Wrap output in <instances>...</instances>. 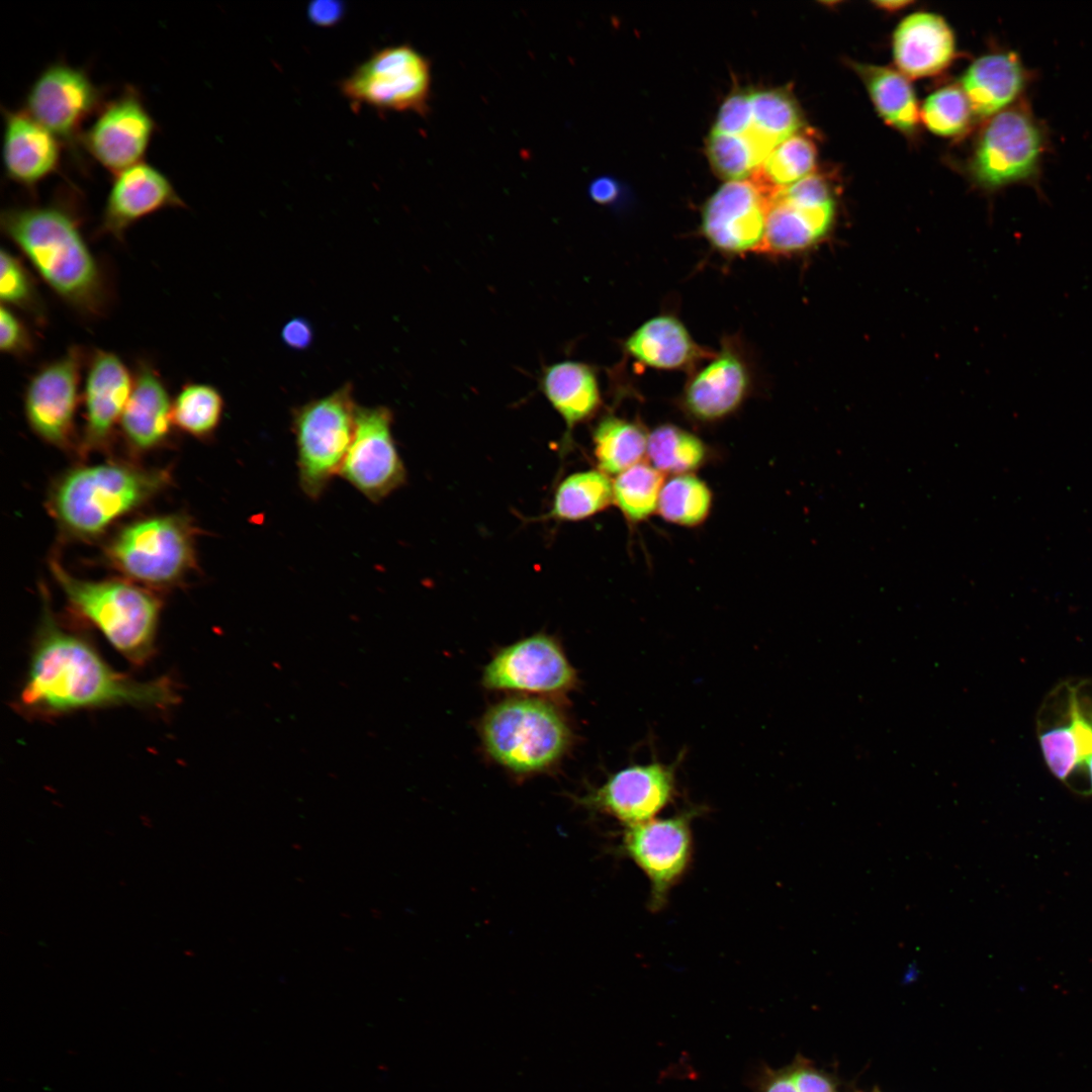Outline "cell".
I'll return each instance as SVG.
<instances>
[{
  "mask_svg": "<svg viewBox=\"0 0 1092 1092\" xmlns=\"http://www.w3.org/2000/svg\"><path fill=\"white\" fill-rule=\"evenodd\" d=\"M800 1092H833L831 1084L817 1073L799 1070L791 1074Z\"/></svg>",
  "mask_w": 1092,
  "mask_h": 1092,
  "instance_id": "f6af8a7d",
  "label": "cell"
},
{
  "mask_svg": "<svg viewBox=\"0 0 1092 1092\" xmlns=\"http://www.w3.org/2000/svg\"><path fill=\"white\" fill-rule=\"evenodd\" d=\"M224 411L219 390L208 383H186L173 399L172 418L180 431L208 440L218 429Z\"/></svg>",
  "mask_w": 1092,
  "mask_h": 1092,
  "instance_id": "836d02e7",
  "label": "cell"
},
{
  "mask_svg": "<svg viewBox=\"0 0 1092 1092\" xmlns=\"http://www.w3.org/2000/svg\"><path fill=\"white\" fill-rule=\"evenodd\" d=\"M3 166L6 177L32 191L57 173L65 145L22 109L3 107Z\"/></svg>",
  "mask_w": 1092,
  "mask_h": 1092,
  "instance_id": "7402d4cb",
  "label": "cell"
},
{
  "mask_svg": "<svg viewBox=\"0 0 1092 1092\" xmlns=\"http://www.w3.org/2000/svg\"><path fill=\"white\" fill-rule=\"evenodd\" d=\"M196 534L184 515L147 517L120 528L106 544L105 556L136 584L169 587L196 566Z\"/></svg>",
  "mask_w": 1092,
  "mask_h": 1092,
  "instance_id": "8992f818",
  "label": "cell"
},
{
  "mask_svg": "<svg viewBox=\"0 0 1092 1092\" xmlns=\"http://www.w3.org/2000/svg\"><path fill=\"white\" fill-rule=\"evenodd\" d=\"M647 456L661 473L679 475L701 467L707 457V448L696 435L665 424L648 435Z\"/></svg>",
  "mask_w": 1092,
  "mask_h": 1092,
  "instance_id": "e575fe53",
  "label": "cell"
},
{
  "mask_svg": "<svg viewBox=\"0 0 1092 1092\" xmlns=\"http://www.w3.org/2000/svg\"><path fill=\"white\" fill-rule=\"evenodd\" d=\"M613 498V482L601 470L566 476L557 486L547 518L580 521L607 509Z\"/></svg>",
  "mask_w": 1092,
  "mask_h": 1092,
  "instance_id": "4dcf8cb0",
  "label": "cell"
},
{
  "mask_svg": "<svg viewBox=\"0 0 1092 1092\" xmlns=\"http://www.w3.org/2000/svg\"><path fill=\"white\" fill-rule=\"evenodd\" d=\"M541 388L566 425L565 442L572 429L589 419L601 405L596 373L584 363L562 361L547 367Z\"/></svg>",
  "mask_w": 1092,
  "mask_h": 1092,
  "instance_id": "83f0119b",
  "label": "cell"
},
{
  "mask_svg": "<svg viewBox=\"0 0 1092 1092\" xmlns=\"http://www.w3.org/2000/svg\"><path fill=\"white\" fill-rule=\"evenodd\" d=\"M1065 712L1039 728V745L1052 774L1070 783L1084 780L1092 793V697L1081 687L1067 688Z\"/></svg>",
  "mask_w": 1092,
  "mask_h": 1092,
  "instance_id": "ffe728a7",
  "label": "cell"
},
{
  "mask_svg": "<svg viewBox=\"0 0 1092 1092\" xmlns=\"http://www.w3.org/2000/svg\"><path fill=\"white\" fill-rule=\"evenodd\" d=\"M0 296L2 304L17 308L38 324L46 320V309L36 283L23 262L11 252L1 250Z\"/></svg>",
  "mask_w": 1092,
  "mask_h": 1092,
  "instance_id": "ab89813d",
  "label": "cell"
},
{
  "mask_svg": "<svg viewBox=\"0 0 1092 1092\" xmlns=\"http://www.w3.org/2000/svg\"><path fill=\"white\" fill-rule=\"evenodd\" d=\"M750 385L747 366L729 343L688 381L681 405L700 422H715L734 413Z\"/></svg>",
  "mask_w": 1092,
  "mask_h": 1092,
  "instance_id": "603a6c76",
  "label": "cell"
},
{
  "mask_svg": "<svg viewBox=\"0 0 1092 1092\" xmlns=\"http://www.w3.org/2000/svg\"><path fill=\"white\" fill-rule=\"evenodd\" d=\"M105 91L81 67L64 61L48 65L31 83L24 110L51 130L65 146L76 150L84 123L105 102Z\"/></svg>",
  "mask_w": 1092,
  "mask_h": 1092,
  "instance_id": "30bf717a",
  "label": "cell"
},
{
  "mask_svg": "<svg viewBox=\"0 0 1092 1092\" xmlns=\"http://www.w3.org/2000/svg\"><path fill=\"white\" fill-rule=\"evenodd\" d=\"M712 492L693 473L674 475L664 482L657 511L667 522L684 527L701 525L709 516Z\"/></svg>",
  "mask_w": 1092,
  "mask_h": 1092,
  "instance_id": "8d00e7d4",
  "label": "cell"
},
{
  "mask_svg": "<svg viewBox=\"0 0 1092 1092\" xmlns=\"http://www.w3.org/2000/svg\"><path fill=\"white\" fill-rule=\"evenodd\" d=\"M0 348L3 353L15 357L29 355L33 349L31 334L12 308L1 305Z\"/></svg>",
  "mask_w": 1092,
  "mask_h": 1092,
  "instance_id": "b9f144b4",
  "label": "cell"
},
{
  "mask_svg": "<svg viewBox=\"0 0 1092 1092\" xmlns=\"http://www.w3.org/2000/svg\"><path fill=\"white\" fill-rule=\"evenodd\" d=\"M626 352L638 363L663 370H687L715 353L698 345L684 324L660 314L636 329L625 342Z\"/></svg>",
  "mask_w": 1092,
  "mask_h": 1092,
  "instance_id": "484cf974",
  "label": "cell"
},
{
  "mask_svg": "<svg viewBox=\"0 0 1092 1092\" xmlns=\"http://www.w3.org/2000/svg\"><path fill=\"white\" fill-rule=\"evenodd\" d=\"M618 184L614 179L609 177L598 178L589 187L590 197L601 204L613 202L618 196Z\"/></svg>",
  "mask_w": 1092,
  "mask_h": 1092,
  "instance_id": "bcb514c9",
  "label": "cell"
},
{
  "mask_svg": "<svg viewBox=\"0 0 1092 1092\" xmlns=\"http://www.w3.org/2000/svg\"><path fill=\"white\" fill-rule=\"evenodd\" d=\"M1044 136L1031 113L1008 107L984 126L971 162L979 185L998 189L1033 178L1043 154Z\"/></svg>",
  "mask_w": 1092,
  "mask_h": 1092,
  "instance_id": "9c48e42d",
  "label": "cell"
},
{
  "mask_svg": "<svg viewBox=\"0 0 1092 1092\" xmlns=\"http://www.w3.org/2000/svg\"><path fill=\"white\" fill-rule=\"evenodd\" d=\"M173 400L160 373L147 361H140L133 372V386L119 427L126 443L135 451L146 452L163 445L175 427Z\"/></svg>",
  "mask_w": 1092,
  "mask_h": 1092,
  "instance_id": "cb8c5ba5",
  "label": "cell"
},
{
  "mask_svg": "<svg viewBox=\"0 0 1092 1092\" xmlns=\"http://www.w3.org/2000/svg\"><path fill=\"white\" fill-rule=\"evenodd\" d=\"M835 201L791 185L775 192L768 202L761 253L793 256L821 243L830 233Z\"/></svg>",
  "mask_w": 1092,
  "mask_h": 1092,
  "instance_id": "ac0fdd59",
  "label": "cell"
},
{
  "mask_svg": "<svg viewBox=\"0 0 1092 1092\" xmlns=\"http://www.w3.org/2000/svg\"><path fill=\"white\" fill-rule=\"evenodd\" d=\"M430 88L428 60L407 44L374 52L340 83L344 96L357 107L419 113L427 109Z\"/></svg>",
  "mask_w": 1092,
  "mask_h": 1092,
  "instance_id": "ba28073f",
  "label": "cell"
},
{
  "mask_svg": "<svg viewBox=\"0 0 1092 1092\" xmlns=\"http://www.w3.org/2000/svg\"><path fill=\"white\" fill-rule=\"evenodd\" d=\"M911 3H912L911 1H903V0H898V1L890 0V1H876V2H874V4L878 8H880L882 10H886L888 12H895V11L901 10V9H903L904 7L908 6Z\"/></svg>",
  "mask_w": 1092,
  "mask_h": 1092,
  "instance_id": "c3c4849f",
  "label": "cell"
},
{
  "mask_svg": "<svg viewBox=\"0 0 1092 1092\" xmlns=\"http://www.w3.org/2000/svg\"><path fill=\"white\" fill-rule=\"evenodd\" d=\"M393 415L384 405L360 406L354 436L340 476L377 504L406 481V470L392 434Z\"/></svg>",
  "mask_w": 1092,
  "mask_h": 1092,
  "instance_id": "8fae6325",
  "label": "cell"
},
{
  "mask_svg": "<svg viewBox=\"0 0 1092 1092\" xmlns=\"http://www.w3.org/2000/svg\"><path fill=\"white\" fill-rule=\"evenodd\" d=\"M663 474L651 464L638 463L618 474L613 481V498L630 523L645 521L658 508Z\"/></svg>",
  "mask_w": 1092,
  "mask_h": 1092,
  "instance_id": "d590c367",
  "label": "cell"
},
{
  "mask_svg": "<svg viewBox=\"0 0 1092 1092\" xmlns=\"http://www.w3.org/2000/svg\"><path fill=\"white\" fill-rule=\"evenodd\" d=\"M648 435L637 423L606 416L593 433L594 454L599 470L618 475L641 463L647 455Z\"/></svg>",
  "mask_w": 1092,
  "mask_h": 1092,
  "instance_id": "f546056e",
  "label": "cell"
},
{
  "mask_svg": "<svg viewBox=\"0 0 1092 1092\" xmlns=\"http://www.w3.org/2000/svg\"><path fill=\"white\" fill-rule=\"evenodd\" d=\"M853 68L882 118L894 128L912 133L920 121V110L907 77L884 66L854 63Z\"/></svg>",
  "mask_w": 1092,
  "mask_h": 1092,
  "instance_id": "f1b7e54d",
  "label": "cell"
},
{
  "mask_svg": "<svg viewBox=\"0 0 1092 1092\" xmlns=\"http://www.w3.org/2000/svg\"><path fill=\"white\" fill-rule=\"evenodd\" d=\"M133 386V373L113 352L94 350L88 357L82 393L84 452L108 445L119 426Z\"/></svg>",
  "mask_w": 1092,
  "mask_h": 1092,
  "instance_id": "44dd1931",
  "label": "cell"
},
{
  "mask_svg": "<svg viewBox=\"0 0 1092 1092\" xmlns=\"http://www.w3.org/2000/svg\"><path fill=\"white\" fill-rule=\"evenodd\" d=\"M308 14L316 24L332 25L342 16L343 7L338 1H314L308 8Z\"/></svg>",
  "mask_w": 1092,
  "mask_h": 1092,
  "instance_id": "ee69618b",
  "label": "cell"
},
{
  "mask_svg": "<svg viewBox=\"0 0 1092 1092\" xmlns=\"http://www.w3.org/2000/svg\"><path fill=\"white\" fill-rule=\"evenodd\" d=\"M1026 71L1012 52L992 53L977 59L962 78V87L979 116H992L1022 92Z\"/></svg>",
  "mask_w": 1092,
  "mask_h": 1092,
  "instance_id": "4316f807",
  "label": "cell"
},
{
  "mask_svg": "<svg viewBox=\"0 0 1092 1092\" xmlns=\"http://www.w3.org/2000/svg\"><path fill=\"white\" fill-rule=\"evenodd\" d=\"M769 198L750 178L727 181L704 205L703 236L726 255L761 253Z\"/></svg>",
  "mask_w": 1092,
  "mask_h": 1092,
  "instance_id": "9a60e30c",
  "label": "cell"
},
{
  "mask_svg": "<svg viewBox=\"0 0 1092 1092\" xmlns=\"http://www.w3.org/2000/svg\"><path fill=\"white\" fill-rule=\"evenodd\" d=\"M575 681V670L562 647L542 633L502 648L482 675L483 686L490 690L542 695L565 693Z\"/></svg>",
  "mask_w": 1092,
  "mask_h": 1092,
  "instance_id": "5bb4252c",
  "label": "cell"
},
{
  "mask_svg": "<svg viewBox=\"0 0 1092 1092\" xmlns=\"http://www.w3.org/2000/svg\"><path fill=\"white\" fill-rule=\"evenodd\" d=\"M893 56L899 71L917 79L942 72L956 53L954 36L946 21L931 12L904 18L893 34Z\"/></svg>",
  "mask_w": 1092,
  "mask_h": 1092,
  "instance_id": "d4e9b609",
  "label": "cell"
},
{
  "mask_svg": "<svg viewBox=\"0 0 1092 1092\" xmlns=\"http://www.w3.org/2000/svg\"><path fill=\"white\" fill-rule=\"evenodd\" d=\"M103 207L97 237L123 241L138 221L167 208H185L170 179L158 168L141 162L114 175Z\"/></svg>",
  "mask_w": 1092,
  "mask_h": 1092,
  "instance_id": "d6986e66",
  "label": "cell"
},
{
  "mask_svg": "<svg viewBox=\"0 0 1092 1092\" xmlns=\"http://www.w3.org/2000/svg\"><path fill=\"white\" fill-rule=\"evenodd\" d=\"M752 123L747 134L772 151L800 131L802 114L795 99L783 89L750 91ZM743 135V134H742Z\"/></svg>",
  "mask_w": 1092,
  "mask_h": 1092,
  "instance_id": "d6a6232c",
  "label": "cell"
},
{
  "mask_svg": "<svg viewBox=\"0 0 1092 1092\" xmlns=\"http://www.w3.org/2000/svg\"><path fill=\"white\" fill-rule=\"evenodd\" d=\"M973 113L963 89L946 86L925 99L920 110V119L932 132L940 136L954 138L969 128Z\"/></svg>",
  "mask_w": 1092,
  "mask_h": 1092,
  "instance_id": "74e56055",
  "label": "cell"
},
{
  "mask_svg": "<svg viewBox=\"0 0 1092 1092\" xmlns=\"http://www.w3.org/2000/svg\"><path fill=\"white\" fill-rule=\"evenodd\" d=\"M487 753L519 775L545 770L562 758L571 743L563 714L537 698H511L492 706L480 723Z\"/></svg>",
  "mask_w": 1092,
  "mask_h": 1092,
  "instance_id": "5b68a950",
  "label": "cell"
},
{
  "mask_svg": "<svg viewBox=\"0 0 1092 1092\" xmlns=\"http://www.w3.org/2000/svg\"><path fill=\"white\" fill-rule=\"evenodd\" d=\"M169 482V471L161 468L116 461L82 465L56 480L48 509L66 535L91 540L153 498Z\"/></svg>",
  "mask_w": 1092,
  "mask_h": 1092,
  "instance_id": "3957f363",
  "label": "cell"
},
{
  "mask_svg": "<svg viewBox=\"0 0 1092 1092\" xmlns=\"http://www.w3.org/2000/svg\"><path fill=\"white\" fill-rule=\"evenodd\" d=\"M706 153L714 172L728 181L750 178L762 163L744 135L711 130L706 144Z\"/></svg>",
  "mask_w": 1092,
  "mask_h": 1092,
  "instance_id": "f35d334b",
  "label": "cell"
},
{
  "mask_svg": "<svg viewBox=\"0 0 1092 1092\" xmlns=\"http://www.w3.org/2000/svg\"><path fill=\"white\" fill-rule=\"evenodd\" d=\"M158 125L141 92L126 85L105 100L81 136V147L112 175L144 162Z\"/></svg>",
  "mask_w": 1092,
  "mask_h": 1092,
  "instance_id": "4fadbf2b",
  "label": "cell"
},
{
  "mask_svg": "<svg viewBox=\"0 0 1092 1092\" xmlns=\"http://www.w3.org/2000/svg\"><path fill=\"white\" fill-rule=\"evenodd\" d=\"M689 812L629 826L623 850L650 882V906L663 905L670 888L687 870L692 853Z\"/></svg>",
  "mask_w": 1092,
  "mask_h": 1092,
  "instance_id": "2e32d148",
  "label": "cell"
},
{
  "mask_svg": "<svg viewBox=\"0 0 1092 1092\" xmlns=\"http://www.w3.org/2000/svg\"><path fill=\"white\" fill-rule=\"evenodd\" d=\"M41 613L16 709L31 719H51L83 710L131 706L168 710L178 704L168 676L151 680L114 669L86 634L66 624L40 588Z\"/></svg>",
  "mask_w": 1092,
  "mask_h": 1092,
  "instance_id": "6da1fadb",
  "label": "cell"
},
{
  "mask_svg": "<svg viewBox=\"0 0 1092 1092\" xmlns=\"http://www.w3.org/2000/svg\"><path fill=\"white\" fill-rule=\"evenodd\" d=\"M749 93L750 91H737L726 98L719 109L713 131L732 135L747 132L752 123Z\"/></svg>",
  "mask_w": 1092,
  "mask_h": 1092,
  "instance_id": "60d3db41",
  "label": "cell"
},
{
  "mask_svg": "<svg viewBox=\"0 0 1092 1092\" xmlns=\"http://www.w3.org/2000/svg\"><path fill=\"white\" fill-rule=\"evenodd\" d=\"M358 407L354 387L346 382L292 410L298 483L311 500L320 499L340 474L354 436Z\"/></svg>",
  "mask_w": 1092,
  "mask_h": 1092,
  "instance_id": "52a82bcc",
  "label": "cell"
},
{
  "mask_svg": "<svg viewBox=\"0 0 1092 1092\" xmlns=\"http://www.w3.org/2000/svg\"><path fill=\"white\" fill-rule=\"evenodd\" d=\"M72 193L42 204L12 206L1 213L3 234L42 280L81 315L95 318L108 304L105 275L82 233Z\"/></svg>",
  "mask_w": 1092,
  "mask_h": 1092,
  "instance_id": "7a4b0ae2",
  "label": "cell"
},
{
  "mask_svg": "<svg viewBox=\"0 0 1092 1092\" xmlns=\"http://www.w3.org/2000/svg\"><path fill=\"white\" fill-rule=\"evenodd\" d=\"M817 148L800 131L779 144L750 176L768 196L814 173Z\"/></svg>",
  "mask_w": 1092,
  "mask_h": 1092,
  "instance_id": "1f68e13d",
  "label": "cell"
},
{
  "mask_svg": "<svg viewBox=\"0 0 1092 1092\" xmlns=\"http://www.w3.org/2000/svg\"><path fill=\"white\" fill-rule=\"evenodd\" d=\"M675 764H632L610 776L581 802L633 826L652 820L675 795Z\"/></svg>",
  "mask_w": 1092,
  "mask_h": 1092,
  "instance_id": "e0dca14e",
  "label": "cell"
},
{
  "mask_svg": "<svg viewBox=\"0 0 1092 1092\" xmlns=\"http://www.w3.org/2000/svg\"><path fill=\"white\" fill-rule=\"evenodd\" d=\"M283 341L291 348H306L312 339L310 326L302 318L288 322L282 330Z\"/></svg>",
  "mask_w": 1092,
  "mask_h": 1092,
  "instance_id": "7bdbcfd3",
  "label": "cell"
},
{
  "mask_svg": "<svg viewBox=\"0 0 1092 1092\" xmlns=\"http://www.w3.org/2000/svg\"><path fill=\"white\" fill-rule=\"evenodd\" d=\"M88 357L83 348L73 346L41 366L26 385V421L33 433L50 445L67 449L73 443L81 375Z\"/></svg>",
  "mask_w": 1092,
  "mask_h": 1092,
  "instance_id": "7c38bea8",
  "label": "cell"
},
{
  "mask_svg": "<svg viewBox=\"0 0 1092 1092\" xmlns=\"http://www.w3.org/2000/svg\"><path fill=\"white\" fill-rule=\"evenodd\" d=\"M766 1092H800L791 1075L781 1076L775 1079L766 1089Z\"/></svg>",
  "mask_w": 1092,
  "mask_h": 1092,
  "instance_id": "7dc6e473",
  "label": "cell"
},
{
  "mask_svg": "<svg viewBox=\"0 0 1092 1092\" xmlns=\"http://www.w3.org/2000/svg\"><path fill=\"white\" fill-rule=\"evenodd\" d=\"M50 568L72 611L96 628L130 663L144 665L154 655L161 602L130 580H87L67 571L56 557Z\"/></svg>",
  "mask_w": 1092,
  "mask_h": 1092,
  "instance_id": "277c9868",
  "label": "cell"
}]
</instances>
